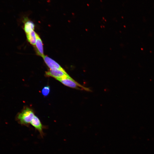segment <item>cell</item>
<instances>
[{"label": "cell", "mask_w": 154, "mask_h": 154, "mask_svg": "<svg viewBox=\"0 0 154 154\" xmlns=\"http://www.w3.org/2000/svg\"><path fill=\"white\" fill-rule=\"evenodd\" d=\"M50 89L49 86H44L42 90V93L44 96H47L49 94Z\"/></svg>", "instance_id": "9"}, {"label": "cell", "mask_w": 154, "mask_h": 154, "mask_svg": "<svg viewBox=\"0 0 154 154\" xmlns=\"http://www.w3.org/2000/svg\"><path fill=\"white\" fill-rule=\"evenodd\" d=\"M30 124L39 132L40 136L42 137H43L44 135L43 131L44 127L39 118L36 116H35Z\"/></svg>", "instance_id": "5"}, {"label": "cell", "mask_w": 154, "mask_h": 154, "mask_svg": "<svg viewBox=\"0 0 154 154\" xmlns=\"http://www.w3.org/2000/svg\"><path fill=\"white\" fill-rule=\"evenodd\" d=\"M34 116L33 110L29 108H26L17 114L16 119L20 124L27 126L30 124Z\"/></svg>", "instance_id": "1"}, {"label": "cell", "mask_w": 154, "mask_h": 154, "mask_svg": "<svg viewBox=\"0 0 154 154\" xmlns=\"http://www.w3.org/2000/svg\"><path fill=\"white\" fill-rule=\"evenodd\" d=\"M45 63L50 69L60 70L66 72L56 62L47 56L43 57Z\"/></svg>", "instance_id": "3"}, {"label": "cell", "mask_w": 154, "mask_h": 154, "mask_svg": "<svg viewBox=\"0 0 154 154\" xmlns=\"http://www.w3.org/2000/svg\"><path fill=\"white\" fill-rule=\"evenodd\" d=\"M37 33L33 30L26 34L27 39L31 44L35 46L37 39Z\"/></svg>", "instance_id": "8"}, {"label": "cell", "mask_w": 154, "mask_h": 154, "mask_svg": "<svg viewBox=\"0 0 154 154\" xmlns=\"http://www.w3.org/2000/svg\"><path fill=\"white\" fill-rule=\"evenodd\" d=\"M64 85L71 88L80 90H84L90 91L88 88L85 87L81 85L74 80L70 76L56 79Z\"/></svg>", "instance_id": "2"}, {"label": "cell", "mask_w": 154, "mask_h": 154, "mask_svg": "<svg viewBox=\"0 0 154 154\" xmlns=\"http://www.w3.org/2000/svg\"><path fill=\"white\" fill-rule=\"evenodd\" d=\"M45 75L47 76L52 77L56 79L69 76L66 72L57 69H50L45 72Z\"/></svg>", "instance_id": "4"}, {"label": "cell", "mask_w": 154, "mask_h": 154, "mask_svg": "<svg viewBox=\"0 0 154 154\" xmlns=\"http://www.w3.org/2000/svg\"><path fill=\"white\" fill-rule=\"evenodd\" d=\"M24 30L26 34L33 31L35 29V25L31 21L28 19L27 17L24 19Z\"/></svg>", "instance_id": "7"}, {"label": "cell", "mask_w": 154, "mask_h": 154, "mask_svg": "<svg viewBox=\"0 0 154 154\" xmlns=\"http://www.w3.org/2000/svg\"><path fill=\"white\" fill-rule=\"evenodd\" d=\"M37 39L35 45L37 54L42 58L44 56L42 41L38 34L37 33Z\"/></svg>", "instance_id": "6"}]
</instances>
